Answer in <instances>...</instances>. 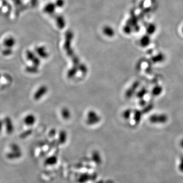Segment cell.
Returning a JSON list of instances; mask_svg holds the SVG:
<instances>
[{
	"label": "cell",
	"mask_w": 183,
	"mask_h": 183,
	"mask_svg": "<svg viewBox=\"0 0 183 183\" xmlns=\"http://www.w3.org/2000/svg\"><path fill=\"white\" fill-rule=\"evenodd\" d=\"M10 152L7 154V157L9 159L19 158L22 155L20 147L17 144L12 143L10 146Z\"/></svg>",
	"instance_id": "cell-1"
},
{
	"label": "cell",
	"mask_w": 183,
	"mask_h": 183,
	"mask_svg": "<svg viewBox=\"0 0 183 183\" xmlns=\"http://www.w3.org/2000/svg\"><path fill=\"white\" fill-rule=\"evenodd\" d=\"M26 56L27 60L30 62L32 63V65L37 67L40 66L41 64L40 58L37 56L35 52L30 50H26Z\"/></svg>",
	"instance_id": "cell-2"
},
{
	"label": "cell",
	"mask_w": 183,
	"mask_h": 183,
	"mask_svg": "<svg viewBox=\"0 0 183 183\" xmlns=\"http://www.w3.org/2000/svg\"><path fill=\"white\" fill-rule=\"evenodd\" d=\"M48 92V88L45 85H41L35 91L33 95V98L35 101L40 100L43 97L47 94Z\"/></svg>",
	"instance_id": "cell-3"
},
{
	"label": "cell",
	"mask_w": 183,
	"mask_h": 183,
	"mask_svg": "<svg viewBox=\"0 0 183 183\" xmlns=\"http://www.w3.org/2000/svg\"><path fill=\"white\" fill-rule=\"evenodd\" d=\"M36 116L32 113L26 115L22 120V122L26 127H32L36 123Z\"/></svg>",
	"instance_id": "cell-4"
},
{
	"label": "cell",
	"mask_w": 183,
	"mask_h": 183,
	"mask_svg": "<svg viewBox=\"0 0 183 183\" xmlns=\"http://www.w3.org/2000/svg\"><path fill=\"white\" fill-rule=\"evenodd\" d=\"M3 123L4 127L5 128L6 132L9 134H12L14 130V124L12 119H11L10 117H6L4 119Z\"/></svg>",
	"instance_id": "cell-5"
},
{
	"label": "cell",
	"mask_w": 183,
	"mask_h": 183,
	"mask_svg": "<svg viewBox=\"0 0 183 183\" xmlns=\"http://www.w3.org/2000/svg\"><path fill=\"white\" fill-rule=\"evenodd\" d=\"M100 121V118L94 111H90L88 113L87 123L89 125H94Z\"/></svg>",
	"instance_id": "cell-6"
},
{
	"label": "cell",
	"mask_w": 183,
	"mask_h": 183,
	"mask_svg": "<svg viewBox=\"0 0 183 183\" xmlns=\"http://www.w3.org/2000/svg\"><path fill=\"white\" fill-rule=\"evenodd\" d=\"M35 53L39 58L46 59L49 56L48 52L44 46H37L35 48Z\"/></svg>",
	"instance_id": "cell-7"
},
{
	"label": "cell",
	"mask_w": 183,
	"mask_h": 183,
	"mask_svg": "<svg viewBox=\"0 0 183 183\" xmlns=\"http://www.w3.org/2000/svg\"><path fill=\"white\" fill-rule=\"evenodd\" d=\"M16 44V41L14 38L12 37H8L7 38L5 39V40L3 42V45L5 47V48H9L12 49L15 45Z\"/></svg>",
	"instance_id": "cell-8"
},
{
	"label": "cell",
	"mask_w": 183,
	"mask_h": 183,
	"mask_svg": "<svg viewBox=\"0 0 183 183\" xmlns=\"http://www.w3.org/2000/svg\"><path fill=\"white\" fill-rule=\"evenodd\" d=\"M166 120V118L164 116L154 115L150 118V121L152 123H163Z\"/></svg>",
	"instance_id": "cell-9"
},
{
	"label": "cell",
	"mask_w": 183,
	"mask_h": 183,
	"mask_svg": "<svg viewBox=\"0 0 183 183\" xmlns=\"http://www.w3.org/2000/svg\"><path fill=\"white\" fill-rule=\"evenodd\" d=\"M38 67H39L33 65H31V66L29 65L26 67L25 70L26 72L30 74H36L38 72Z\"/></svg>",
	"instance_id": "cell-10"
},
{
	"label": "cell",
	"mask_w": 183,
	"mask_h": 183,
	"mask_svg": "<svg viewBox=\"0 0 183 183\" xmlns=\"http://www.w3.org/2000/svg\"><path fill=\"white\" fill-rule=\"evenodd\" d=\"M150 42H151V38L148 35L143 36L141 38V41H140L141 45L143 47H146L148 46Z\"/></svg>",
	"instance_id": "cell-11"
},
{
	"label": "cell",
	"mask_w": 183,
	"mask_h": 183,
	"mask_svg": "<svg viewBox=\"0 0 183 183\" xmlns=\"http://www.w3.org/2000/svg\"><path fill=\"white\" fill-rule=\"evenodd\" d=\"M55 10V5L54 4L49 3L44 8V11L46 13L52 14Z\"/></svg>",
	"instance_id": "cell-12"
},
{
	"label": "cell",
	"mask_w": 183,
	"mask_h": 183,
	"mask_svg": "<svg viewBox=\"0 0 183 183\" xmlns=\"http://www.w3.org/2000/svg\"><path fill=\"white\" fill-rule=\"evenodd\" d=\"M138 84L137 82L134 83L133 85L132 86V87H131V88H129L128 89V90L126 93V96L128 97V98L132 96V95L133 94V93H134V92H135L136 89L138 87Z\"/></svg>",
	"instance_id": "cell-13"
},
{
	"label": "cell",
	"mask_w": 183,
	"mask_h": 183,
	"mask_svg": "<svg viewBox=\"0 0 183 183\" xmlns=\"http://www.w3.org/2000/svg\"><path fill=\"white\" fill-rule=\"evenodd\" d=\"M157 30L156 26L154 24H149L147 28V32L149 35H152L155 33L156 31Z\"/></svg>",
	"instance_id": "cell-14"
},
{
	"label": "cell",
	"mask_w": 183,
	"mask_h": 183,
	"mask_svg": "<svg viewBox=\"0 0 183 183\" xmlns=\"http://www.w3.org/2000/svg\"><path fill=\"white\" fill-rule=\"evenodd\" d=\"M61 113L63 119L65 120H68L70 117V112L66 108L63 109L61 111Z\"/></svg>",
	"instance_id": "cell-15"
},
{
	"label": "cell",
	"mask_w": 183,
	"mask_h": 183,
	"mask_svg": "<svg viewBox=\"0 0 183 183\" xmlns=\"http://www.w3.org/2000/svg\"><path fill=\"white\" fill-rule=\"evenodd\" d=\"M56 23L58 24V26L59 28H63L64 27L65 21L64 20V19L61 16L56 17Z\"/></svg>",
	"instance_id": "cell-16"
},
{
	"label": "cell",
	"mask_w": 183,
	"mask_h": 183,
	"mask_svg": "<svg viewBox=\"0 0 183 183\" xmlns=\"http://www.w3.org/2000/svg\"><path fill=\"white\" fill-rule=\"evenodd\" d=\"M67 138V134L66 132L62 131L59 134V140L60 141L61 143H64L66 141Z\"/></svg>",
	"instance_id": "cell-17"
},
{
	"label": "cell",
	"mask_w": 183,
	"mask_h": 183,
	"mask_svg": "<svg viewBox=\"0 0 183 183\" xmlns=\"http://www.w3.org/2000/svg\"><path fill=\"white\" fill-rule=\"evenodd\" d=\"M77 68L75 67H73L72 68H71L68 72L67 73V76L68 77V78H72L76 74L77 72Z\"/></svg>",
	"instance_id": "cell-18"
},
{
	"label": "cell",
	"mask_w": 183,
	"mask_h": 183,
	"mask_svg": "<svg viewBox=\"0 0 183 183\" xmlns=\"http://www.w3.org/2000/svg\"><path fill=\"white\" fill-rule=\"evenodd\" d=\"M12 52L13 51H12V49L5 48L2 51V54L4 56H10V55H11Z\"/></svg>",
	"instance_id": "cell-19"
},
{
	"label": "cell",
	"mask_w": 183,
	"mask_h": 183,
	"mask_svg": "<svg viewBox=\"0 0 183 183\" xmlns=\"http://www.w3.org/2000/svg\"><path fill=\"white\" fill-rule=\"evenodd\" d=\"M141 119V113L139 111H135L134 120L136 123H139Z\"/></svg>",
	"instance_id": "cell-20"
},
{
	"label": "cell",
	"mask_w": 183,
	"mask_h": 183,
	"mask_svg": "<svg viewBox=\"0 0 183 183\" xmlns=\"http://www.w3.org/2000/svg\"><path fill=\"white\" fill-rule=\"evenodd\" d=\"M104 32L105 34L108 35V36H112L113 35V29H111L109 28H105L104 30Z\"/></svg>",
	"instance_id": "cell-21"
},
{
	"label": "cell",
	"mask_w": 183,
	"mask_h": 183,
	"mask_svg": "<svg viewBox=\"0 0 183 183\" xmlns=\"http://www.w3.org/2000/svg\"><path fill=\"white\" fill-rule=\"evenodd\" d=\"M164 58V56L163 54H159L157 56H155V58L153 59L154 62H159L160 61L162 60L163 58Z\"/></svg>",
	"instance_id": "cell-22"
},
{
	"label": "cell",
	"mask_w": 183,
	"mask_h": 183,
	"mask_svg": "<svg viewBox=\"0 0 183 183\" xmlns=\"http://www.w3.org/2000/svg\"><path fill=\"white\" fill-rule=\"evenodd\" d=\"M131 113V110L130 109H127L123 113V117L126 119H129V117L130 116Z\"/></svg>",
	"instance_id": "cell-23"
},
{
	"label": "cell",
	"mask_w": 183,
	"mask_h": 183,
	"mask_svg": "<svg viewBox=\"0 0 183 183\" xmlns=\"http://www.w3.org/2000/svg\"><path fill=\"white\" fill-rule=\"evenodd\" d=\"M161 91V89L159 88H155L153 90V93L154 95H158Z\"/></svg>",
	"instance_id": "cell-24"
},
{
	"label": "cell",
	"mask_w": 183,
	"mask_h": 183,
	"mask_svg": "<svg viewBox=\"0 0 183 183\" xmlns=\"http://www.w3.org/2000/svg\"><path fill=\"white\" fill-rule=\"evenodd\" d=\"M64 5V2L63 0H58L56 1V5L58 7H62Z\"/></svg>",
	"instance_id": "cell-25"
},
{
	"label": "cell",
	"mask_w": 183,
	"mask_h": 183,
	"mask_svg": "<svg viewBox=\"0 0 183 183\" xmlns=\"http://www.w3.org/2000/svg\"><path fill=\"white\" fill-rule=\"evenodd\" d=\"M3 128H4V123H3V121L0 120V132H1V131H2Z\"/></svg>",
	"instance_id": "cell-26"
},
{
	"label": "cell",
	"mask_w": 183,
	"mask_h": 183,
	"mask_svg": "<svg viewBox=\"0 0 183 183\" xmlns=\"http://www.w3.org/2000/svg\"><path fill=\"white\" fill-rule=\"evenodd\" d=\"M56 131L55 129H52L49 132V134H50V135H51V136H54L56 134Z\"/></svg>",
	"instance_id": "cell-27"
},
{
	"label": "cell",
	"mask_w": 183,
	"mask_h": 183,
	"mask_svg": "<svg viewBox=\"0 0 183 183\" xmlns=\"http://www.w3.org/2000/svg\"><path fill=\"white\" fill-rule=\"evenodd\" d=\"M1 78H2V75H1V73H0V81H1Z\"/></svg>",
	"instance_id": "cell-28"
},
{
	"label": "cell",
	"mask_w": 183,
	"mask_h": 183,
	"mask_svg": "<svg viewBox=\"0 0 183 183\" xmlns=\"http://www.w3.org/2000/svg\"><path fill=\"white\" fill-rule=\"evenodd\" d=\"M182 33H183V27H182Z\"/></svg>",
	"instance_id": "cell-29"
}]
</instances>
